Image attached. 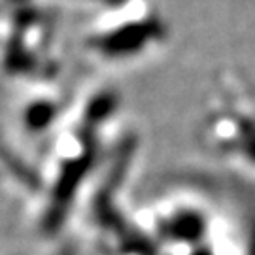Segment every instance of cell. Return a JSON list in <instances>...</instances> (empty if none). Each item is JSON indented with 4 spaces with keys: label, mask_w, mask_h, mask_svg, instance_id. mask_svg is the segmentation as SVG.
Returning a JSON list of instances; mask_svg holds the SVG:
<instances>
[{
    "label": "cell",
    "mask_w": 255,
    "mask_h": 255,
    "mask_svg": "<svg viewBox=\"0 0 255 255\" xmlns=\"http://www.w3.org/2000/svg\"><path fill=\"white\" fill-rule=\"evenodd\" d=\"M201 130L214 153L255 174V108L237 83L219 85Z\"/></svg>",
    "instance_id": "cell-1"
}]
</instances>
